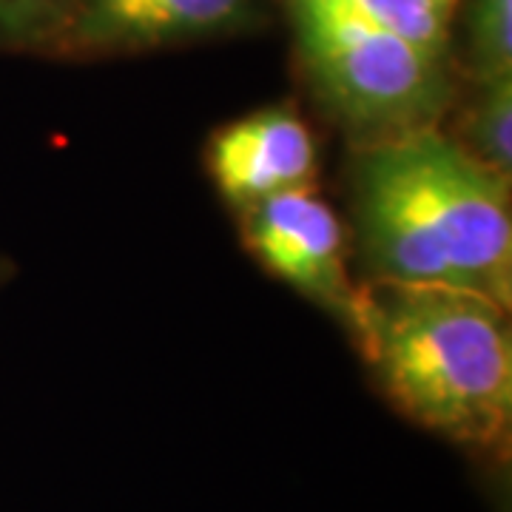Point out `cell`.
Returning a JSON list of instances; mask_svg holds the SVG:
<instances>
[{
    "label": "cell",
    "mask_w": 512,
    "mask_h": 512,
    "mask_svg": "<svg viewBox=\"0 0 512 512\" xmlns=\"http://www.w3.org/2000/svg\"><path fill=\"white\" fill-rule=\"evenodd\" d=\"M356 237L376 282L453 285L512 302L510 180L436 126L365 140L350 168Z\"/></svg>",
    "instance_id": "6da1fadb"
},
{
    "label": "cell",
    "mask_w": 512,
    "mask_h": 512,
    "mask_svg": "<svg viewBox=\"0 0 512 512\" xmlns=\"http://www.w3.org/2000/svg\"><path fill=\"white\" fill-rule=\"evenodd\" d=\"M507 311L467 288L370 279L350 333L407 419L464 450L501 456L512 433Z\"/></svg>",
    "instance_id": "7a4b0ae2"
},
{
    "label": "cell",
    "mask_w": 512,
    "mask_h": 512,
    "mask_svg": "<svg viewBox=\"0 0 512 512\" xmlns=\"http://www.w3.org/2000/svg\"><path fill=\"white\" fill-rule=\"evenodd\" d=\"M305 66L322 100L365 140L436 126L444 63L356 15L345 0H293Z\"/></svg>",
    "instance_id": "3957f363"
},
{
    "label": "cell",
    "mask_w": 512,
    "mask_h": 512,
    "mask_svg": "<svg viewBox=\"0 0 512 512\" xmlns=\"http://www.w3.org/2000/svg\"><path fill=\"white\" fill-rule=\"evenodd\" d=\"M242 239L256 262L353 328L362 288L353 285L345 231L336 211L311 188H296L239 211Z\"/></svg>",
    "instance_id": "277c9868"
},
{
    "label": "cell",
    "mask_w": 512,
    "mask_h": 512,
    "mask_svg": "<svg viewBox=\"0 0 512 512\" xmlns=\"http://www.w3.org/2000/svg\"><path fill=\"white\" fill-rule=\"evenodd\" d=\"M251 0H63L46 40L63 55L140 52L239 26Z\"/></svg>",
    "instance_id": "5b68a950"
},
{
    "label": "cell",
    "mask_w": 512,
    "mask_h": 512,
    "mask_svg": "<svg viewBox=\"0 0 512 512\" xmlns=\"http://www.w3.org/2000/svg\"><path fill=\"white\" fill-rule=\"evenodd\" d=\"M208 171L225 202L245 211L316 177V143L291 106H268L220 128L208 143Z\"/></svg>",
    "instance_id": "8992f818"
},
{
    "label": "cell",
    "mask_w": 512,
    "mask_h": 512,
    "mask_svg": "<svg viewBox=\"0 0 512 512\" xmlns=\"http://www.w3.org/2000/svg\"><path fill=\"white\" fill-rule=\"evenodd\" d=\"M458 143L498 177H512V77L481 83Z\"/></svg>",
    "instance_id": "52a82bcc"
},
{
    "label": "cell",
    "mask_w": 512,
    "mask_h": 512,
    "mask_svg": "<svg viewBox=\"0 0 512 512\" xmlns=\"http://www.w3.org/2000/svg\"><path fill=\"white\" fill-rule=\"evenodd\" d=\"M356 15L393 37L410 43L421 55L444 63L450 6L444 0H345Z\"/></svg>",
    "instance_id": "ba28073f"
},
{
    "label": "cell",
    "mask_w": 512,
    "mask_h": 512,
    "mask_svg": "<svg viewBox=\"0 0 512 512\" xmlns=\"http://www.w3.org/2000/svg\"><path fill=\"white\" fill-rule=\"evenodd\" d=\"M473 69L478 83L512 77V0H476Z\"/></svg>",
    "instance_id": "9c48e42d"
},
{
    "label": "cell",
    "mask_w": 512,
    "mask_h": 512,
    "mask_svg": "<svg viewBox=\"0 0 512 512\" xmlns=\"http://www.w3.org/2000/svg\"><path fill=\"white\" fill-rule=\"evenodd\" d=\"M63 0H0V43L46 46Z\"/></svg>",
    "instance_id": "30bf717a"
},
{
    "label": "cell",
    "mask_w": 512,
    "mask_h": 512,
    "mask_svg": "<svg viewBox=\"0 0 512 512\" xmlns=\"http://www.w3.org/2000/svg\"><path fill=\"white\" fill-rule=\"evenodd\" d=\"M444 3H447V6H450V9H453V6H456V0H444Z\"/></svg>",
    "instance_id": "8fae6325"
}]
</instances>
